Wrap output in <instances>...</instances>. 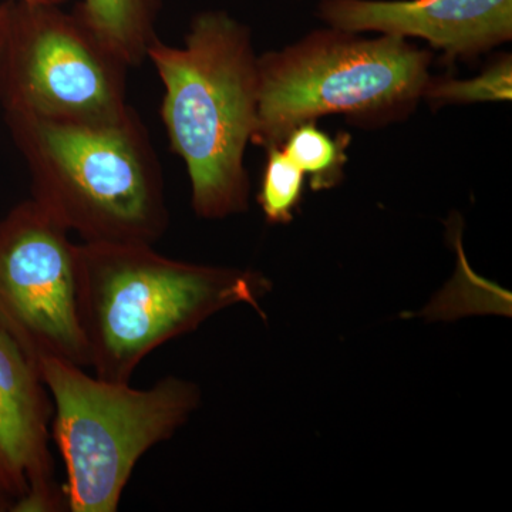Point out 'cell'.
<instances>
[{"instance_id":"cell-1","label":"cell","mask_w":512,"mask_h":512,"mask_svg":"<svg viewBox=\"0 0 512 512\" xmlns=\"http://www.w3.org/2000/svg\"><path fill=\"white\" fill-rule=\"evenodd\" d=\"M259 272L190 264L150 244H79L77 299L94 375L130 382L151 352L229 306L258 309L271 292Z\"/></svg>"},{"instance_id":"cell-2","label":"cell","mask_w":512,"mask_h":512,"mask_svg":"<svg viewBox=\"0 0 512 512\" xmlns=\"http://www.w3.org/2000/svg\"><path fill=\"white\" fill-rule=\"evenodd\" d=\"M147 59L163 84L161 120L190 175L192 208L207 220L247 211L244 156L255 133L259 87L248 29L228 13H200L183 46L157 37Z\"/></svg>"},{"instance_id":"cell-3","label":"cell","mask_w":512,"mask_h":512,"mask_svg":"<svg viewBox=\"0 0 512 512\" xmlns=\"http://www.w3.org/2000/svg\"><path fill=\"white\" fill-rule=\"evenodd\" d=\"M32 198L83 242L154 245L168 227L163 171L136 111L111 124L5 116Z\"/></svg>"},{"instance_id":"cell-4","label":"cell","mask_w":512,"mask_h":512,"mask_svg":"<svg viewBox=\"0 0 512 512\" xmlns=\"http://www.w3.org/2000/svg\"><path fill=\"white\" fill-rule=\"evenodd\" d=\"M53 403V437L64 460L67 507L116 512L140 458L170 440L201 402L200 387L167 376L147 389L90 376L59 359L37 365Z\"/></svg>"},{"instance_id":"cell-5","label":"cell","mask_w":512,"mask_h":512,"mask_svg":"<svg viewBox=\"0 0 512 512\" xmlns=\"http://www.w3.org/2000/svg\"><path fill=\"white\" fill-rule=\"evenodd\" d=\"M427 55L384 35L356 39L336 30L258 60V117L252 141L276 146L299 124L340 111L387 109L427 83Z\"/></svg>"},{"instance_id":"cell-6","label":"cell","mask_w":512,"mask_h":512,"mask_svg":"<svg viewBox=\"0 0 512 512\" xmlns=\"http://www.w3.org/2000/svg\"><path fill=\"white\" fill-rule=\"evenodd\" d=\"M6 39L2 100L5 116L72 124L117 123L133 111L128 64L79 9L2 3Z\"/></svg>"},{"instance_id":"cell-7","label":"cell","mask_w":512,"mask_h":512,"mask_svg":"<svg viewBox=\"0 0 512 512\" xmlns=\"http://www.w3.org/2000/svg\"><path fill=\"white\" fill-rule=\"evenodd\" d=\"M33 198L0 221V329L35 365L89 367L77 299L79 245Z\"/></svg>"},{"instance_id":"cell-8","label":"cell","mask_w":512,"mask_h":512,"mask_svg":"<svg viewBox=\"0 0 512 512\" xmlns=\"http://www.w3.org/2000/svg\"><path fill=\"white\" fill-rule=\"evenodd\" d=\"M52 414L39 369L0 329V483L12 500V511L67 507L49 450Z\"/></svg>"},{"instance_id":"cell-9","label":"cell","mask_w":512,"mask_h":512,"mask_svg":"<svg viewBox=\"0 0 512 512\" xmlns=\"http://www.w3.org/2000/svg\"><path fill=\"white\" fill-rule=\"evenodd\" d=\"M320 16L342 32L416 36L451 55L510 39L512 0H325Z\"/></svg>"},{"instance_id":"cell-10","label":"cell","mask_w":512,"mask_h":512,"mask_svg":"<svg viewBox=\"0 0 512 512\" xmlns=\"http://www.w3.org/2000/svg\"><path fill=\"white\" fill-rule=\"evenodd\" d=\"M76 8L128 66L147 60L163 0H82Z\"/></svg>"},{"instance_id":"cell-11","label":"cell","mask_w":512,"mask_h":512,"mask_svg":"<svg viewBox=\"0 0 512 512\" xmlns=\"http://www.w3.org/2000/svg\"><path fill=\"white\" fill-rule=\"evenodd\" d=\"M284 151L298 165L303 174L312 177L315 190L336 183L339 168L345 161L343 146L318 127L309 123L299 124L285 138Z\"/></svg>"},{"instance_id":"cell-12","label":"cell","mask_w":512,"mask_h":512,"mask_svg":"<svg viewBox=\"0 0 512 512\" xmlns=\"http://www.w3.org/2000/svg\"><path fill=\"white\" fill-rule=\"evenodd\" d=\"M305 174L284 148L269 147L268 161L262 177L259 204L266 220L272 224H286L292 221L293 211L301 202Z\"/></svg>"},{"instance_id":"cell-13","label":"cell","mask_w":512,"mask_h":512,"mask_svg":"<svg viewBox=\"0 0 512 512\" xmlns=\"http://www.w3.org/2000/svg\"><path fill=\"white\" fill-rule=\"evenodd\" d=\"M511 60H503L481 76L464 82H444L429 90V96L447 101L510 100L512 86Z\"/></svg>"},{"instance_id":"cell-14","label":"cell","mask_w":512,"mask_h":512,"mask_svg":"<svg viewBox=\"0 0 512 512\" xmlns=\"http://www.w3.org/2000/svg\"><path fill=\"white\" fill-rule=\"evenodd\" d=\"M5 39V10H3V5H0V100H2L3 62H5Z\"/></svg>"},{"instance_id":"cell-15","label":"cell","mask_w":512,"mask_h":512,"mask_svg":"<svg viewBox=\"0 0 512 512\" xmlns=\"http://www.w3.org/2000/svg\"><path fill=\"white\" fill-rule=\"evenodd\" d=\"M12 507V500H10L9 494L6 493L5 488H3L2 483H0V511H12Z\"/></svg>"},{"instance_id":"cell-16","label":"cell","mask_w":512,"mask_h":512,"mask_svg":"<svg viewBox=\"0 0 512 512\" xmlns=\"http://www.w3.org/2000/svg\"><path fill=\"white\" fill-rule=\"evenodd\" d=\"M22 2L35 3V5H57L63 6L67 0H22Z\"/></svg>"}]
</instances>
